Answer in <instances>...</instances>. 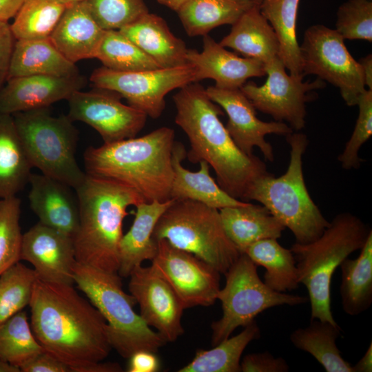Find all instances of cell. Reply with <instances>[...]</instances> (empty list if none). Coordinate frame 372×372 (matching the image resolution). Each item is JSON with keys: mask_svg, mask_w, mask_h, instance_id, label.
<instances>
[{"mask_svg": "<svg viewBox=\"0 0 372 372\" xmlns=\"http://www.w3.org/2000/svg\"><path fill=\"white\" fill-rule=\"evenodd\" d=\"M223 229L240 254L254 242L278 239L285 227L262 205L247 202L242 205L219 209Z\"/></svg>", "mask_w": 372, "mask_h": 372, "instance_id": "cell-26", "label": "cell"}, {"mask_svg": "<svg viewBox=\"0 0 372 372\" xmlns=\"http://www.w3.org/2000/svg\"><path fill=\"white\" fill-rule=\"evenodd\" d=\"M98 24L105 30H120L148 12L144 0H85Z\"/></svg>", "mask_w": 372, "mask_h": 372, "instance_id": "cell-41", "label": "cell"}, {"mask_svg": "<svg viewBox=\"0 0 372 372\" xmlns=\"http://www.w3.org/2000/svg\"><path fill=\"white\" fill-rule=\"evenodd\" d=\"M59 1L62 2L63 3H64L65 5L69 6L71 4L76 3L84 1L85 0H59Z\"/></svg>", "mask_w": 372, "mask_h": 372, "instance_id": "cell-53", "label": "cell"}, {"mask_svg": "<svg viewBox=\"0 0 372 372\" xmlns=\"http://www.w3.org/2000/svg\"><path fill=\"white\" fill-rule=\"evenodd\" d=\"M128 284L140 307V316L166 342H174L184 333L181 318L185 309L170 285L150 265L135 267Z\"/></svg>", "mask_w": 372, "mask_h": 372, "instance_id": "cell-16", "label": "cell"}, {"mask_svg": "<svg viewBox=\"0 0 372 372\" xmlns=\"http://www.w3.org/2000/svg\"><path fill=\"white\" fill-rule=\"evenodd\" d=\"M161 68L187 65V49L185 42L176 37L166 21L149 12L119 30Z\"/></svg>", "mask_w": 372, "mask_h": 372, "instance_id": "cell-23", "label": "cell"}, {"mask_svg": "<svg viewBox=\"0 0 372 372\" xmlns=\"http://www.w3.org/2000/svg\"><path fill=\"white\" fill-rule=\"evenodd\" d=\"M156 242L157 252L151 266L170 285L185 309L214 304L220 289V273L165 239Z\"/></svg>", "mask_w": 372, "mask_h": 372, "instance_id": "cell-14", "label": "cell"}, {"mask_svg": "<svg viewBox=\"0 0 372 372\" xmlns=\"http://www.w3.org/2000/svg\"><path fill=\"white\" fill-rule=\"evenodd\" d=\"M152 236L194 254L220 273L241 254L227 236L219 210L195 200H174L158 219Z\"/></svg>", "mask_w": 372, "mask_h": 372, "instance_id": "cell-8", "label": "cell"}, {"mask_svg": "<svg viewBox=\"0 0 372 372\" xmlns=\"http://www.w3.org/2000/svg\"><path fill=\"white\" fill-rule=\"evenodd\" d=\"M90 80L96 88L117 93L128 105L156 119L165 108V96L196 82V72L190 64L136 72H118L102 66L92 72Z\"/></svg>", "mask_w": 372, "mask_h": 372, "instance_id": "cell-12", "label": "cell"}, {"mask_svg": "<svg viewBox=\"0 0 372 372\" xmlns=\"http://www.w3.org/2000/svg\"><path fill=\"white\" fill-rule=\"evenodd\" d=\"M289 366L280 357L276 358L268 351L249 353L240 361L243 372H287Z\"/></svg>", "mask_w": 372, "mask_h": 372, "instance_id": "cell-44", "label": "cell"}, {"mask_svg": "<svg viewBox=\"0 0 372 372\" xmlns=\"http://www.w3.org/2000/svg\"><path fill=\"white\" fill-rule=\"evenodd\" d=\"M286 136L290 146L287 171L278 177L269 172L259 177L243 201L259 202L293 233L296 242L309 243L320 237L329 222L313 201L304 182L302 157L309 143L307 136L292 132Z\"/></svg>", "mask_w": 372, "mask_h": 372, "instance_id": "cell-6", "label": "cell"}, {"mask_svg": "<svg viewBox=\"0 0 372 372\" xmlns=\"http://www.w3.org/2000/svg\"><path fill=\"white\" fill-rule=\"evenodd\" d=\"M335 30L344 39L372 41V1L348 0L337 11Z\"/></svg>", "mask_w": 372, "mask_h": 372, "instance_id": "cell-42", "label": "cell"}, {"mask_svg": "<svg viewBox=\"0 0 372 372\" xmlns=\"http://www.w3.org/2000/svg\"><path fill=\"white\" fill-rule=\"evenodd\" d=\"M174 143V130L161 127L141 137L90 146L83 154L85 173L124 183L147 203L167 201Z\"/></svg>", "mask_w": 372, "mask_h": 372, "instance_id": "cell-3", "label": "cell"}, {"mask_svg": "<svg viewBox=\"0 0 372 372\" xmlns=\"http://www.w3.org/2000/svg\"><path fill=\"white\" fill-rule=\"evenodd\" d=\"M219 43L265 65L279 57L280 45L277 35L262 14L259 5H255L242 14Z\"/></svg>", "mask_w": 372, "mask_h": 372, "instance_id": "cell-27", "label": "cell"}, {"mask_svg": "<svg viewBox=\"0 0 372 372\" xmlns=\"http://www.w3.org/2000/svg\"><path fill=\"white\" fill-rule=\"evenodd\" d=\"M184 145L175 141L172 150L174 177L170 198L174 200H192L220 209L238 206L247 202L234 198L226 193L211 176L210 165L205 161L199 162L200 169L192 172L184 167L182 161L186 158Z\"/></svg>", "mask_w": 372, "mask_h": 372, "instance_id": "cell-24", "label": "cell"}, {"mask_svg": "<svg viewBox=\"0 0 372 372\" xmlns=\"http://www.w3.org/2000/svg\"><path fill=\"white\" fill-rule=\"evenodd\" d=\"M29 306L36 340L72 372L123 371L118 363L102 362L112 349L107 322L73 285L37 278Z\"/></svg>", "mask_w": 372, "mask_h": 372, "instance_id": "cell-1", "label": "cell"}, {"mask_svg": "<svg viewBox=\"0 0 372 372\" xmlns=\"http://www.w3.org/2000/svg\"><path fill=\"white\" fill-rule=\"evenodd\" d=\"M0 372H21V370L18 366L0 359Z\"/></svg>", "mask_w": 372, "mask_h": 372, "instance_id": "cell-52", "label": "cell"}, {"mask_svg": "<svg viewBox=\"0 0 372 372\" xmlns=\"http://www.w3.org/2000/svg\"><path fill=\"white\" fill-rule=\"evenodd\" d=\"M265 83L259 86L252 81L240 88L255 109L272 116L276 121L287 122L292 130L305 126L306 103L311 92L324 87L319 78L314 81H302L303 76L288 74L280 57L265 65Z\"/></svg>", "mask_w": 372, "mask_h": 372, "instance_id": "cell-13", "label": "cell"}, {"mask_svg": "<svg viewBox=\"0 0 372 372\" xmlns=\"http://www.w3.org/2000/svg\"><path fill=\"white\" fill-rule=\"evenodd\" d=\"M37 279L34 269L19 262L0 275V324L29 305Z\"/></svg>", "mask_w": 372, "mask_h": 372, "instance_id": "cell-39", "label": "cell"}, {"mask_svg": "<svg viewBox=\"0 0 372 372\" xmlns=\"http://www.w3.org/2000/svg\"><path fill=\"white\" fill-rule=\"evenodd\" d=\"M300 0H262V14L274 30L280 45L279 57L293 76H303L296 23Z\"/></svg>", "mask_w": 372, "mask_h": 372, "instance_id": "cell-34", "label": "cell"}, {"mask_svg": "<svg viewBox=\"0 0 372 372\" xmlns=\"http://www.w3.org/2000/svg\"><path fill=\"white\" fill-rule=\"evenodd\" d=\"M80 74L49 38L15 41L8 79L30 75L69 76Z\"/></svg>", "mask_w": 372, "mask_h": 372, "instance_id": "cell-28", "label": "cell"}, {"mask_svg": "<svg viewBox=\"0 0 372 372\" xmlns=\"http://www.w3.org/2000/svg\"><path fill=\"white\" fill-rule=\"evenodd\" d=\"M95 58L103 63V67L118 72L161 68L119 30L104 31Z\"/></svg>", "mask_w": 372, "mask_h": 372, "instance_id": "cell-36", "label": "cell"}, {"mask_svg": "<svg viewBox=\"0 0 372 372\" xmlns=\"http://www.w3.org/2000/svg\"><path fill=\"white\" fill-rule=\"evenodd\" d=\"M173 100L175 123L189 141L188 160L193 163L206 161L214 169L218 185L243 201L251 185L268 172L265 163L237 147L219 118L223 114L222 108L198 82L180 88Z\"/></svg>", "mask_w": 372, "mask_h": 372, "instance_id": "cell-2", "label": "cell"}, {"mask_svg": "<svg viewBox=\"0 0 372 372\" xmlns=\"http://www.w3.org/2000/svg\"><path fill=\"white\" fill-rule=\"evenodd\" d=\"M43 351L32 333L25 312L21 311L0 324V359L20 369Z\"/></svg>", "mask_w": 372, "mask_h": 372, "instance_id": "cell-38", "label": "cell"}, {"mask_svg": "<svg viewBox=\"0 0 372 372\" xmlns=\"http://www.w3.org/2000/svg\"><path fill=\"white\" fill-rule=\"evenodd\" d=\"M117 93L96 88L74 92L68 99L72 121H81L94 128L104 143L135 137L144 127L147 116L123 103Z\"/></svg>", "mask_w": 372, "mask_h": 372, "instance_id": "cell-15", "label": "cell"}, {"mask_svg": "<svg viewBox=\"0 0 372 372\" xmlns=\"http://www.w3.org/2000/svg\"><path fill=\"white\" fill-rule=\"evenodd\" d=\"M340 335L338 323L311 319L307 327L292 331L289 339L296 348L311 354L327 372H353L336 344Z\"/></svg>", "mask_w": 372, "mask_h": 372, "instance_id": "cell-31", "label": "cell"}, {"mask_svg": "<svg viewBox=\"0 0 372 372\" xmlns=\"http://www.w3.org/2000/svg\"><path fill=\"white\" fill-rule=\"evenodd\" d=\"M173 201L143 202L135 206L133 223L119 242L118 274L121 278L129 277L135 267L155 257L158 247L153 231L158 219Z\"/></svg>", "mask_w": 372, "mask_h": 372, "instance_id": "cell-25", "label": "cell"}, {"mask_svg": "<svg viewBox=\"0 0 372 372\" xmlns=\"http://www.w3.org/2000/svg\"><path fill=\"white\" fill-rule=\"evenodd\" d=\"M224 274L225 285L217 295L223 316L211 325L212 346L228 338L238 327H245L253 322L267 309L309 301L307 296L278 292L268 287L260 278L257 265L244 253Z\"/></svg>", "mask_w": 372, "mask_h": 372, "instance_id": "cell-10", "label": "cell"}, {"mask_svg": "<svg viewBox=\"0 0 372 372\" xmlns=\"http://www.w3.org/2000/svg\"><path fill=\"white\" fill-rule=\"evenodd\" d=\"M30 207L41 223L72 237L79 225V204L71 187L43 174H31Z\"/></svg>", "mask_w": 372, "mask_h": 372, "instance_id": "cell-21", "label": "cell"}, {"mask_svg": "<svg viewBox=\"0 0 372 372\" xmlns=\"http://www.w3.org/2000/svg\"><path fill=\"white\" fill-rule=\"evenodd\" d=\"M254 0H190L176 12L189 37L204 36L223 25H233Z\"/></svg>", "mask_w": 372, "mask_h": 372, "instance_id": "cell-32", "label": "cell"}, {"mask_svg": "<svg viewBox=\"0 0 372 372\" xmlns=\"http://www.w3.org/2000/svg\"><path fill=\"white\" fill-rule=\"evenodd\" d=\"M21 372H72L70 367L45 350L20 366Z\"/></svg>", "mask_w": 372, "mask_h": 372, "instance_id": "cell-46", "label": "cell"}, {"mask_svg": "<svg viewBox=\"0 0 372 372\" xmlns=\"http://www.w3.org/2000/svg\"><path fill=\"white\" fill-rule=\"evenodd\" d=\"M352 368L353 372L372 371V342L370 343L364 355L352 366Z\"/></svg>", "mask_w": 372, "mask_h": 372, "instance_id": "cell-49", "label": "cell"}, {"mask_svg": "<svg viewBox=\"0 0 372 372\" xmlns=\"http://www.w3.org/2000/svg\"><path fill=\"white\" fill-rule=\"evenodd\" d=\"M257 266L263 267L265 284L273 291L285 293L300 285L296 260L291 249L276 238H265L249 245L245 253Z\"/></svg>", "mask_w": 372, "mask_h": 372, "instance_id": "cell-33", "label": "cell"}, {"mask_svg": "<svg viewBox=\"0 0 372 372\" xmlns=\"http://www.w3.org/2000/svg\"><path fill=\"white\" fill-rule=\"evenodd\" d=\"M127 371L156 372L159 370V360L155 353L149 351H138L129 358Z\"/></svg>", "mask_w": 372, "mask_h": 372, "instance_id": "cell-47", "label": "cell"}, {"mask_svg": "<svg viewBox=\"0 0 372 372\" xmlns=\"http://www.w3.org/2000/svg\"><path fill=\"white\" fill-rule=\"evenodd\" d=\"M15 41L10 24L0 21V90L8 80Z\"/></svg>", "mask_w": 372, "mask_h": 372, "instance_id": "cell-45", "label": "cell"}, {"mask_svg": "<svg viewBox=\"0 0 372 372\" xmlns=\"http://www.w3.org/2000/svg\"><path fill=\"white\" fill-rule=\"evenodd\" d=\"M356 105L359 112L353 132L338 158L342 168L347 170L360 167V149L372 134V90H366Z\"/></svg>", "mask_w": 372, "mask_h": 372, "instance_id": "cell-43", "label": "cell"}, {"mask_svg": "<svg viewBox=\"0 0 372 372\" xmlns=\"http://www.w3.org/2000/svg\"><path fill=\"white\" fill-rule=\"evenodd\" d=\"M87 80L81 74L69 76L30 75L8 79L0 90V112H20L49 107L67 100L81 90Z\"/></svg>", "mask_w": 372, "mask_h": 372, "instance_id": "cell-19", "label": "cell"}, {"mask_svg": "<svg viewBox=\"0 0 372 372\" xmlns=\"http://www.w3.org/2000/svg\"><path fill=\"white\" fill-rule=\"evenodd\" d=\"M260 337L255 320L238 335L229 337L209 350H198L193 360L179 372H239L240 358L247 346Z\"/></svg>", "mask_w": 372, "mask_h": 372, "instance_id": "cell-35", "label": "cell"}, {"mask_svg": "<svg viewBox=\"0 0 372 372\" xmlns=\"http://www.w3.org/2000/svg\"><path fill=\"white\" fill-rule=\"evenodd\" d=\"M158 3L177 12L184 4L190 0H156Z\"/></svg>", "mask_w": 372, "mask_h": 372, "instance_id": "cell-51", "label": "cell"}, {"mask_svg": "<svg viewBox=\"0 0 372 372\" xmlns=\"http://www.w3.org/2000/svg\"><path fill=\"white\" fill-rule=\"evenodd\" d=\"M32 168L12 115L0 112V198L21 192L29 183Z\"/></svg>", "mask_w": 372, "mask_h": 372, "instance_id": "cell-29", "label": "cell"}, {"mask_svg": "<svg viewBox=\"0 0 372 372\" xmlns=\"http://www.w3.org/2000/svg\"><path fill=\"white\" fill-rule=\"evenodd\" d=\"M12 115L32 167L74 189L77 188L86 173L76 159L79 133L73 121L67 115L52 116L49 107Z\"/></svg>", "mask_w": 372, "mask_h": 372, "instance_id": "cell-9", "label": "cell"}, {"mask_svg": "<svg viewBox=\"0 0 372 372\" xmlns=\"http://www.w3.org/2000/svg\"><path fill=\"white\" fill-rule=\"evenodd\" d=\"M21 260L33 266L40 280L73 285V238L63 232L38 222L23 234Z\"/></svg>", "mask_w": 372, "mask_h": 372, "instance_id": "cell-18", "label": "cell"}, {"mask_svg": "<svg viewBox=\"0 0 372 372\" xmlns=\"http://www.w3.org/2000/svg\"><path fill=\"white\" fill-rule=\"evenodd\" d=\"M75 191L79 225L72 238L76 262L118 273V247L127 209L145 200L124 183L87 174Z\"/></svg>", "mask_w": 372, "mask_h": 372, "instance_id": "cell-4", "label": "cell"}, {"mask_svg": "<svg viewBox=\"0 0 372 372\" xmlns=\"http://www.w3.org/2000/svg\"><path fill=\"white\" fill-rule=\"evenodd\" d=\"M104 31L84 1L67 6L49 39L68 60L76 63L95 58Z\"/></svg>", "mask_w": 372, "mask_h": 372, "instance_id": "cell-22", "label": "cell"}, {"mask_svg": "<svg viewBox=\"0 0 372 372\" xmlns=\"http://www.w3.org/2000/svg\"><path fill=\"white\" fill-rule=\"evenodd\" d=\"M187 60L195 70L196 82L211 79L219 88H240L248 79L266 75L262 62L237 56L208 34L203 36L202 51L189 49Z\"/></svg>", "mask_w": 372, "mask_h": 372, "instance_id": "cell-20", "label": "cell"}, {"mask_svg": "<svg viewBox=\"0 0 372 372\" xmlns=\"http://www.w3.org/2000/svg\"><path fill=\"white\" fill-rule=\"evenodd\" d=\"M20 215L21 200L16 196L0 200V275L21 260Z\"/></svg>", "mask_w": 372, "mask_h": 372, "instance_id": "cell-40", "label": "cell"}, {"mask_svg": "<svg viewBox=\"0 0 372 372\" xmlns=\"http://www.w3.org/2000/svg\"><path fill=\"white\" fill-rule=\"evenodd\" d=\"M26 0H0V21L14 17Z\"/></svg>", "mask_w": 372, "mask_h": 372, "instance_id": "cell-48", "label": "cell"}, {"mask_svg": "<svg viewBox=\"0 0 372 372\" xmlns=\"http://www.w3.org/2000/svg\"><path fill=\"white\" fill-rule=\"evenodd\" d=\"M371 231L358 216L344 212L336 215L314 241L291 246L299 282L308 292L311 320L337 323L331 307L333 274L344 259L361 249Z\"/></svg>", "mask_w": 372, "mask_h": 372, "instance_id": "cell-5", "label": "cell"}, {"mask_svg": "<svg viewBox=\"0 0 372 372\" xmlns=\"http://www.w3.org/2000/svg\"><path fill=\"white\" fill-rule=\"evenodd\" d=\"M121 276L76 262L73 279L107 324L112 348L124 358L144 350L156 353L167 342L134 310L136 304L122 288Z\"/></svg>", "mask_w": 372, "mask_h": 372, "instance_id": "cell-7", "label": "cell"}, {"mask_svg": "<svg viewBox=\"0 0 372 372\" xmlns=\"http://www.w3.org/2000/svg\"><path fill=\"white\" fill-rule=\"evenodd\" d=\"M362 68L364 81L365 86L369 87V90H372V56L368 54L362 58L359 61Z\"/></svg>", "mask_w": 372, "mask_h": 372, "instance_id": "cell-50", "label": "cell"}, {"mask_svg": "<svg viewBox=\"0 0 372 372\" xmlns=\"http://www.w3.org/2000/svg\"><path fill=\"white\" fill-rule=\"evenodd\" d=\"M340 294L344 311L351 316L368 310L372 304V231L355 259L347 258L340 265Z\"/></svg>", "mask_w": 372, "mask_h": 372, "instance_id": "cell-30", "label": "cell"}, {"mask_svg": "<svg viewBox=\"0 0 372 372\" xmlns=\"http://www.w3.org/2000/svg\"><path fill=\"white\" fill-rule=\"evenodd\" d=\"M342 37L323 25L309 27L300 46L302 72L315 74L339 88L349 106L356 105L366 90L361 66L351 55Z\"/></svg>", "mask_w": 372, "mask_h": 372, "instance_id": "cell-11", "label": "cell"}, {"mask_svg": "<svg viewBox=\"0 0 372 372\" xmlns=\"http://www.w3.org/2000/svg\"><path fill=\"white\" fill-rule=\"evenodd\" d=\"M254 1H255V2H256V3H258V4L259 5V4L261 3V1H262V0H254Z\"/></svg>", "mask_w": 372, "mask_h": 372, "instance_id": "cell-54", "label": "cell"}, {"mask_svg": "<svg viewBox=\"0 0 372 372\" xmlns=\"http://www.w3.org/2000/svg\"><path fill=\"white\" fill-rule=\"evenodd\" d=\"M66 7L59 0H26L10 25L15 39L49 38Z\"/></svg>", "mask_w": 372, "mask_h": 372, "instance_id": "cell-37", "label": "cell"}, {"mask_svg": "<svg viewBox=\"0 0 372 372\" xmlns=\"http://www.w3.org/2000/svg\"><path fill=\"white\" fill-rule=\"evenodd\" d=\"M205 91L209 99L227 114L225 128L237 147L249 156L254 155L253 149L257 147L266 160L273 161V147L265 140V136H287L293 132L292 128L284 122L260 120L256 109L240 88L224 89L214 85Z\"/></svg>", "mask_w": 372, "mask_h": 372, "instance_id": "cell-17", "label": "cell"}]
</instances>
